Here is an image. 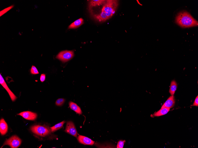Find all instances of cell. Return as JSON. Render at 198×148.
I'll return each instance as SVG.
<instances>
[{
  "label": "cell",
  "mask_w": 198,
  "mask_h": 148,
  "mask_svg": "<svg viewBox=\"0 0 198 148\" xmlns=\"http://www.w3.org/2000/svg\"><path fill=\"white\" fill-rule=\"evenodd\" d=\"M176 23L183 28L190 27L198 26V22L186 11L179 13L176 18Z\"/></svg>",
  "instance_id": "cell-1"
},
{
  "label": "cell",
  "mask_w": 198,
  "mask_h": 148,
  "mask_svg": "<svg viewBox=\"0 0 198 148\" xmlns=\"http://www.w3.org/2000/svg\"><path fill=\"white\" fill-rule=\"evenodd\" d=\"M119 1L116 0H108L104 4L101 9L110 19L115 13L118 6Z\"/></svg>",
  "instance_id": "cell-2"
},
{
  "label": "cell",
  "mask_w": 198,
  "mask_h": 148,
  "mask_svg": "<svg viewBox=\"0 0 198 148\" xmlns=\"http://www.w3.org/2000/svg\"><path fill=\"white\" fill-rule=\"evenodd\" d=\"M30 129L35 134L43 137L50 134L51 132L50 128L45 125H34L31 127Z\"/></svg>",
  "instance_id": "cell-3"
},
{
  "label": "cell",
  "mask_w": 198,
  "mask_h": 148,
  "mask_svg": "<svg viewBox=\"0 0 198 148\" xmlns=\"http://www.w3.org/2000/svg\"><path fill=\"white\" fill-rule=\"evenodd\" d=\"M74 55L73 51L65 50L59 52L56 58L63 62L66 63L72 59Z\"/></svg>",
  "instance_id": "cell-4"
},
{
  "label": "cell",
  "mask_w": 198,
  "mask_h": 148,
  "mask_svg": "<svg viewBox=\"0 0 198 148\" xmlns=\"http://www.w3.org/2000/svg\"><path fill=\"white\" fill-rule=\"evenodd\" d=\"M22 140L16 135H13L7 140L4 142L3 146L9 145L12 148H17L21 145Z\"/></svg>",
  "instance_id": "cell-5"
},
{
  "label": "cell",
  "mask_w": 198,
  "mask_h": 148,
  "mask_svg": "<svg viewBox=\"0 0 198 148\" xmlns=\"http://www.w3.org/2000/svg\"><path fill=\"white\" fill-rule=\"evenodd\" d=\"M65 132L76 137H77L78 133L74 123L71 121L67 122Z\"/></svg>",
  "instance_id": "cell-6"
},
{
  "label": "cell",
  "mask_w": 198,
  "mask_h": 148,
  "mask_svg": "<svg viewBox=\"0 0 198 148\" xmlns=\"http://www.w3.org/2000/svg\"><path fill=\"white\" fill-rule=\"evenodd\" d=\"M18 115L22 116L26 120L32 121L35 120L38 117L36 113L30 111L22 112Z\"/></svg>",
  "instance_id": "cell-7"
},
{
  "label": "cell",
  "mask_w": 198,
  "mask_h": 148,
  "mask_svg": "<svg viewBox=\"0 0 198 148\" xmlns=\"http://www.w3.org/2000/svg\"><path fill=\"white\" fill-rule=\"evenodd\" d=\"M0 83L8 92L12 101H14L17 99V97L8 88L1 74L0 75Z\"/></svg>",
  "instance_id": "cell-8"
},
{
  "label": "cell",
  "mask_w": 198,
  "mask_h": 148,
  "mask_svg": "<svg viewBox=\"0 0 198 148\" xmlns=\"http://www.w3.org/2000/svg\"><path fill=\"white\" fill-rule=\"evenodd\" d=\"M106 2V1L104 0H92L90 1L88 4V8L91 14L93 13L92 9L93 7L104 4Z\"/></svg>",
  "instance_id": "cell-9"
},
{
  "label": "cell",
  "mask_w": 198,
  "mask_h": 148,
  "mask_svg": "<svg viewBox=\"0 0 198 148\" xmlns=\"http://www.w3.org/2000/svg\"><path fill=\"white\" fill-rule=\"evenodd\" d=\"M78 140L79 143L84 145H93L94 141L89 138L82 135H79L78 138Z\"/></svg>",
  "instance_id": "cell-10"
},
{
  "label": "cell",
  "mask_w": 198,
  "mask_h": 148,
  "mask_svg": "<svg viewBox=\"0 0 198 148\" xmlns=\"http://www.w3.org/2000/svg\"><path fill=\"white\" fill-rule=\"evenodd\" d=\"M175 99L174 96H171L164 104L161 108H171L173 107L175 104Z\"/></svg>",
  "instance_id": "cell-11"
},
{
  "label": "cell",
  "mask_w": 198,
  "mask_h": 148,
  "mask_svg": "<svg viewBox=\"0 0 198 148\" xmlns=\"http://www.w3.org/2000/svg\"><path fill=\"white\" fill-rule=\"evenodd\" d=\"M92 15L95 19L100 22H105L107 20L109 19L106 13L104 11H101L99 14L95 15L93 13Z\"/></svg>",
  "instance_id": "cell-12"
},
{
  "label": "cell",
  "mask_w": 198,
  "mask_h": 148,
  "mask_svg": "<svg viewBox=\"0 0 198 148\" xmlns=\"http://www.w3.org/2000/svg\"><path fill=\"white\" fill-rule=\"evenodd\" d=\"M8 126L4 120L2 119L0 121V132L2 135H5L7 133Z\"/></svg>",
  "instance_id": "cell-13"
},
{
  "label": "cell",
  "mask_w": 198,
  "mask_h": 148,
  "mask_svg": "<svg viewBox=\"0 0 198 148\" xmlns=\"http://www.w3.org/2000/svg\"><path fill=\"white\" fill-rule=\"evenodd\" d=\"M84 24V21L83 18H80L72 23L69 26V29H76L80 27Z\"/></svg>",
  "instance_id": "cell-14"
},
{
  "label": "cell",
  "mask_w": 198,
  "mask_h": 148,
  "mask_svg": "<svg viewBox=\"0 0 198 148\" xmlns=\"http://www.w3.org/2000/svg\"><path fill=\"white\" fill-rule=\"evenodd\" d=\"M70 108L74 111L76 113L79 115H82V112L81 108L76 104L73 102L70 101L69 103Z\"/></svg>",
  "instance_id": "cell-15"
},
{
  "label": "cell",
  "mask_w": 198,
  "mask_h": 148,
  "mask_svg": "<svg viewBox=\"0 0 198 148\" xmlns=\"http://www.w3.org/2000/svg\"><path fill=\"white\" fill-rule=\"evenodd\" d=\"M170 110V108H161L157 112L153 115V117H159L163 116L167 114Z\"/></svg>",
  "instance_id": "cell-16"
},
{
  "label": "cell",
  "mask_w": 198,
  "mask_h": 148,
  "mask_svg": "<svg viewBox=\"0 0 198 148\" xmlns=\"http://www.w3.org/2000/svg\"><path fill=\"white\" fill-rule=\"evenodd\" d=\"M177 88V84L175 80L172 81L170 85L169 92L171 96H174Z\"/></svg>",
  "instance_id": "cell-17"
},
{
  "label": "cell",
  "mask_w": 198,
  "mask_h": 148,
  "mask_svg": "<svg viewBox=\"0 0 198 148\" xmlns=\"http://www.w3.org/2000/svg\"><path fill=\"white\" fill-rule=\"evenodd\" d=\"M65 122V121H63L62 122L51 127L50 128L51 129V132L52 133L55 132L59 130V129L62 128Z\"/></svg>",
  "instance_id": "cell-18"
},
{
  "label": "cell",
  "mask_w": 198,
  "mask_h": 148,
  "mask_svg": "<svg viewBox=\"0 0 198 148\" xmlns=\"http://www.w3.org/2000/svg\"><path fill=\"white\" fill-rule=\"evenodd\" d=\"M30 73L31 74L36 75L39 73L37 69L35 66L32 65L30 70Z\"/></svg>",
  "instance_id": "cell-19"
},
{
  "label": "cell",
  "mask_w": 198,
  "mask_h": 148,
  "mask_svg": "<svg viewBox=\"0 0 198 148\" xmlns=\"http://www.w3.org/2000/svg\"><path fill=\"white\" fill-rule=\"evenodd\" d=\"M65 101V99L63 98H60L57 99L56 102V105L58 106H62Z\"/></svg>",
  "instance_id": "cell-20"
},
{
  "label": "cell",
  "mask_w": 198,
  "mask_h": 148,
  "mask_svg": "<svg viewBox=\"0 0 198 148\" xmlns=\"http://www.w3.org/2000/svg\"><path fill=\"white\" fill-rule=\"evenodd\" d=\"M13 6H14L13 5L10 6L5 8L2 11H1V16L2 15H3L8 11L11 9L13 8Z\"/></svg>",
  "instance_id": "cell-21"
},
{
  "label": "cell",
  "mask_w": 198,
  "mask_h": 148,
  "mask_svg": "<svg viewBox=\"0 0 198 148\" xmlns=\"http://www.w3.org/2000/svg\"><path fill=\"white\" fill-rule=\"evenodd\" d=\"M125 142V140H120L118 142L117 148H123L124 146V144Z\"/></svg>",
  "instance_id": "cell-22"
},
{
  "label": "cell",
  "mask_w": 198,
  "mask_h": 148,
  "mask_svg": "<svg viewBox=\"0 0 198 148\" xmlns=\"http://www.w3.org/2000/svg\"><path fill=\"white\" fill-rule=\"evenodd\" d=\"M191 106H196L198 107V96H197L196 97L194 102L193 104Z\"/></svg>",
  "instance_id": "cell-23"
},
{
  "label": "cell",
  "mask_w": 198,
  "mask_h": 148,
  "mask_svg": "<svg viewBox=\"0 0 198 148\" xmlns=\"http://www.w3.org/2000/svg\"><path fill=\"white\" fill-rule=\"evenodd\" d=\"M46 75L45 74H42L40 77V80L42 82H44L45 80Z\"/></svg>",
  "instance_id": "cell-24"
}]
</instances>
